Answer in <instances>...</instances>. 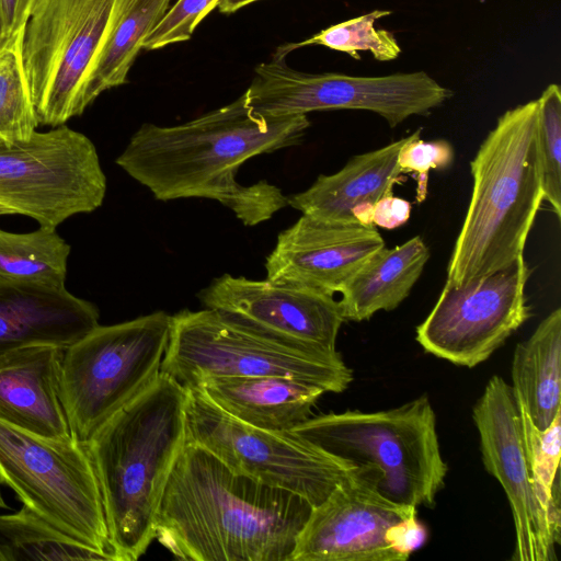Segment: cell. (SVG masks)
I'll return each instance as SVG.
<instances>
[{
  "mask_svg": "<svg viewBox=\"0 0 561 561\" xmlns=\"http://www.w3.org/2000/svg\"><path fill=\"white\" fill-rule=\"evenodd\" d=\"M309 127L307 115H257L242 94L180 125L142 124L116 164L156 199H214L245 226H255L288 206L287 196L264 180L239 183L240 167L255 156L300 145Z\"/></svg>",
  "mask_w": 561,
  "mask_h": 561,
  "instance_id": "obj_1",
  "label": "cell"
},
{
  "mask_svg": "<svg viewBox=\"0 0 561 561\" xmlns=\"http://www.w3.org/2000/svg\"><path fill=\"white\" fill-rule=\"evenodd\" d=\"M311 508L187 442L159 505L156 539L179 560L290 561Z\"/></svg>",
  "mask_w": 561,
  "mask_h": 561,
  "instance_id": "obj_2",
  "label": "cell"
},
{
  "mask_svg": "<svg viewBox=\"0 0 561 561\" xmlns=\"http://www.w3.org/2000/svg\"><path fill=\"white\" fill-rule=\"evenodd\" d=\"M186 389L164 373L84 443L116 561H136L156 539L159 505L187 443Z\"/></svg>",
  "mask_w": 561,
  "mask_h": 561,
  "instance_id": "obj_3",
  "label": "cell"
},
{
  "mask_svg": "<svg viewBox=\"0 0 561 561\" xmlns=\"http://www.w3.org/2000/svg\"><path fill=\"white\" fill-rule=\"evenodd\" d=\"M537 126V100L507 110L471 160L472 192L447 283L467 284L524 255L543 201Z\"/></svg>",
  "mask_w": 561,
  "mask_h": 561,
  "instance_id": "obj_4",
  "label": "cell"
},
{
  "mask_svg": "<svg viewBox=\"0 0 561 561\" xmlns=\"http://www.w3.org/2000/svg\"><path fill=\"white\" fill-rule=\"evenodd\" d=\"M290 432L334 457L369 469V481L392 502L432 506L444 486L448 467L426 396L385 411L348 410L308 417Z\"/></svg>",
  "mask_w": 561,
  "mask_h": 561,
  "instance_id": "obj_5",
  "label": "cell"
},
{
  "mask_svg": "<svg viewBox=\"0 0 561 561\" xmlns=\"http://www.w3.org/2000/svg\"><path fill=\"white\" fill-rule=\"evenodd\" d=\"M161 371L185 389L214 377L278 376L339 393L353 380L352 369L337 351L286 345L206 308L171 316Z\"/></svg>",
  "mask_w": 561,
  "mask_h": 561,
  "instance_id": "obj_6",
  "label": "cell"
},
{
  "mask_svg": "<svg viewBox=\"0 0 561 561\" xmlns=\"http://www.w3.org/2000/svg\"><path fill=\"white\" fill-rule=\"evenodd\" d=\"M171 314L98 325L64 350L60 399L71 436L87 443L161 373Z\"/></svg>",
  "mask_w": 561,
  "mask_h": 561,
  "instance_id": "obj_7",
  "label": "cell"
},
{
  "mask_svg": "<svg viewBox=\"0 0 561 561\" xmlns=\"http://www.w3.org/2000/svg\"><path fill=\"white\" fill-rule=\"evenodd\" d=\"M128 1H33L21 55L38 124L64 125L89 106L90 73Z\"/></svg>",
  "mask_w": 561,
  "mask_h": 561,
  "instance_id": "obj_8",
  "label": "cell"
},
{
  "mask_svg": "<svg viewBox=\"0 0 561 561\" xmlns=\"http://www.w3.org/2000/svg\"><path fill=\"white\" fill-rule=\"evenodd\" d=\"M0 483L50 525L116 561L83 443L41 436L0 420Z\"/></svg>",
  "mask_w": 561,
  "mask_h": 561,
  "instance_id": "obj_9",
  "label": "cell"
},
{
  "mask_svg": "<svg viewBox=\"0 0 561 561\" xmlns=\"http://www.w3.org/2000/svg\"><path fill=\"white\" fill-rule=\"evenodd\" d=\"M186 392L187 442L237 473L296 494L314 507L357 471L290 431H267L237 420L199 388Z\"/></svg>",
  "mask_w": 561,
  "mask_h": 561,
  "instance_id": "obj_10",
  "label": "cell"
},
{
  "mask_svg": "<svg viewBox=\"0 0 561 561\" xmlns=\"http://www.w3.org/2000/svg\"><path fill=\"white\" fill-rule=\"evenodd\" d=\"M283 55L260 64L247 91L248 107L264 117L316 111L362 110L397 127L411 116L428 115L453 96L424 70L364 77L307 73L290 68Z\"/></svg>",
  "mask_w": 561,
  "mask_h": 561,
  "instance_id": "obj_11",
  "label": "cell"
},
{
  "mask_svg": "<svg viewBox=\"0 0 561 561\" xmlns=\"http://www.w3.org/2000/svg\"><path fill=\"white\" fill-rule=\"evenodd\" d=\"M105 194L95 146L66 125L0 148V203L42 227L56 229L73 215L94 211Z\"/></svg>",
  "mask_w": 561,
  "mask_h": 561,
  "instance_id": "obj_12",
  "label": "cell"
},
{
  "mask_svg": "<svg viewBox=\"0 0 561 561\" xmlns=\"http://www.w3.org/2000/svg\"><path fill=\"white\" fill-rule=\"evenodd\" d=\"M424 538L416 507L381 495L358 467L311 508L290 561H404Z\"/></svg>",
  "mask_w": 561,
  "mask_h": 561,
  "instance_id": "obj_13",
  "label": "cell"
},
{
  "mask_svg": "<svg viewBox=\"0 0 561 561\" xmlns=\"http://www.w3.org/2000/svg\"><path fill=\"white\" fill-rule=\"evenodd\" d=\"M524 255L467 284L445 286L416 341L425 352L472 368L486 360L530 317Z\"/></svg>",
  "mask_w": 561,
  "mask_h": 561,
  "instance_id": "obj_14",
  "label": "cell"
},
{
  "mask_svg": "<svg viewBox=\"0 0 561 561\" xmlns=\"http://www.w3.org/2000/svg\"><path fill=\"white\" fill-rule=\"evenodd\" d=\"M204 308L270 340L294 347L336 351L345 321L329 293L268 278L222 274L198 291Z\"/></svg>",
  "mask_w": 561,
  "mask_h": 561,
  "instance_id": "obj_15",
  "label": "cell"
},
{
  "mask_svg": "<svg viewBox=\"0 0 561 561\" xmlns=\"http://www.w3.org/2000/svg\"><path fill=\"white\" fill-rule=\"evenodd\" d=\"M472 419L480 437L482 461L502 485L514 528L515 561H553L560 543L540 505L525 450L519 409L512 387L493 376L473 407Z\"/></svg>",
  "mask_w": 561,
  "mask_h": 561,
  "instance_id": "obj_16",
  "label": "cell"
},
{
  "mask_svg": "<svg viewBox=\"0 0 561 561\" xmlns=\"http://www.w3.org/2000/svg\"><path fill=\"white\" fill-rule=\"evenodd\" d=\"M385 247L374 226L301 215L278 233L265 261L266 278L334 295Z\"/></svg>",
  "mask_w": 561,
  "mask_h": 561,
  "instance_id": "obj_17",
  "label": "cell"
},
{
  "mask_svg": "<svg viewBox=\"0 0 561 561\" xmlns=\"http://www.w3.org/2000/svg\"><path fill=\"white\" fill-rule=\"evenodd\" d=\"M90 301L66 287L0 279V358L38 345L66 350L99 325Z\"/></svg>",
  "mask_w": 561,
  "mask_h": 561,
  "instance_id": "obj_18",
  "label": "cell"
},
{
  "mask_svg": "<svg viewBox=\"0 0 561 561\" xmlns=\"http://www.w3.org/2000/svg\"><path fill=\"white\" fill-rule=\"evenodd\" d=\"M407 140L354 156L337 172L321 174L307 190L288 195L287 205L323 220L373 226L375 204L402 182L398 153Z\"/></svg>",
  "mask_w": 561,
  "mask_h": 561,
  "instance_id": "obj_19",
  "label": "cell"
},
{
  "mask_svg": "<svg viewBox=\"0 0 561 561\" xmlns=\"http://www.w3.org/2000/svg\"><path fill=\"white\" fill-rule=\"evenodd\" d=\"M62 354L38 345L0 358V420L49 438L71 437L60 399Z\"/></svg>",
  "mask_w": 561,
  "mask_h": 561,
  "instance_id": "obj_20",
  "label": "cell"
},
{
  "mask_svg": "<svg viewBox=\"0 0 561 561\" xmlns=\"http://www.w3.org/2000/svg\"><path fill=\"white\" fill-rule=\"evenodd\" d=\"M195 387L237 420L273 432H288L306 421L324 393L312 385L278 376L214 377Z\"/></svg>",
  "mask_w": 561,
  "mask_h": 561,
  "instance_id": "obj_21",
  "label": "cell"
},
{
  "mask_svg": "<svg viewBox=\"0 0 561 561\" xmlns=\"http://www.w3.org/2000/svg\"><path fill=\"white\" fill-rule=\"evenodd\" d=\"M430 259L420 236L376 253L340 293L346 320H369L378 311L396 309L410 294Z\"/></svg>",
  "mask_w": 561,
  "mask_h": 561,
  "instance_id": "obj_22",
  "label": "cell"
},
{
  "mask_svg": "<svg viewBox=\"0 0 561 561\" xmlns=\"http://www.w3.org/2000/svg\"><path fill=\"white\" fill-rule=\"evenodd\" d=\"M512 390L534 425L545 431L561 411V309L550 312L516 345Z\"/></svg>",
  "mask_w": 561,
  "mask_h": 561,
  "instance_id": "obj_23",
  "label": "cell"
},
{
  "mask_svg": "<svg viewBox=\"0 0 561 561\" xmlns=\"http://www.w3.org/2000/svg\"><path fill=\"white\" fill-rule=\"evenodd\" d=\"M171 0H129L108 35L90 73L85 101L124 84L144 42L162 20Z\"/></svg>",
  "mask_w": 561,
  "mask_h": 561,
  "instance_id": "obj_24",
  "label": "cell"
},
{
  "mask_svg": "<svg viewBox=\"0 0 561 561\" xmlns=\"http://www.w3.org/2000/svg\"><path fill=\"white\" fill-rule=\"evenodd\" d=\"M0 553L3 561H112L110 556L69 537L25 506L0 515Z\"/></svg>",
  "mask_w": 561,
  "mask_h": 561,
  "instance_id": "obj_25",
  "label": "cell"
},
{
  "mask_svg": "<svg viewBox=\"0 0 561 561\" xmlns=\"http://www.w3.org/2000/svg\"><path fill=\"white\" fill-rule=\"evenodd\" d=\"M70 251L53 228L23 233L0 229V279L65 287Z\"/></svg>",
  "mask_w": 561,
  "mask_h": 561,
  "instance_id": "obj_26",
  "label": "cell"
},
{
  "mask_svg": "<svg viewBox=\"0 0 561 561\" xmlns=\"http://www.w3.org/2000/svg\"><path fill=\"white\" fill-rule=\"evenodd\" d=\"M23 30L0 47V148L28 140L38 121L22 61Z\"/></svg>",
  "mask_w": 561,
  "mask_h": 561,
  "instance_id": "obj_27",
  "label": "cell"
},
{
  "mask_svg": "<svg viewBox=\"0 0 561 561\" xmlns=\"http://www.w3.org/2000/svg\"><path fill=\"white\" fill-rule=\"evenodd\" d=\"M516 402L519 409L525 450L535 492L554 535L560 538V488L558 479L561 449V411L556 414L548 428L540 431L531 422L523 403L518 399H516Z\"/></svg>",
  "mask_w": 561,
  "mask_h": 561,
  "instance_id": "obj_28",
  "label": "cell"
},
{
  "mask_svg": "<svg viewBox=\"0 0 561 561\" xmlns=\"http://www.w3.org/2000/svg\"><path fill=\"white\" fill-rule=\"evenodd\" d=\"M392 14L391 10L375 9L365 14L330 25L312 37L289 45L288 49L279 50L285 56L295 48L318 45L347 54L355 60H360V51L369 53L377 61L396 60L402 49L391 31L378 28L376 22Z\"/></svg>",
  "mask_w": 561,
  "mask_h": 561,
  "instance_id": "obj_29",
  "label": "cell"
},
{
  "mask_svg": "<svg viewBox=\"0 0 561 561\" xmlns=\"http://www.w3.org/2000/svg\"><path fill=\"white\" fill-rule=\"evenodd\" d=\"M537 147L543 199L561 218V90L550 83L537 99Z\"/></svg>",
  "mask_w": 561,
  "mask_h": 561,
  "instance_id": "obj_30",
  "label": "cell"
},
{
  "mask_svg": "<svg viewBox=\"0 0 561 561\" xmlns=\"http://www.w3.org/2000/svg\"><path fill=\"white\" fill-rule=\"evenodd\" d=\"M421 131L419 128L409 135L398 153L401 174H411L415 179L417 203L424 202L427 196L430 171L445 170L455 159L450 142L444 139L425 141L421 139Z\"/></svg>",
  "mask_w": 561,
  "mask_h": 561,
  "instance_id": "obj_31",
  "label": "cell"
},
{
  "mask_svg": "<svg viewBox=\"0 0 561 561\" xmlns=\"http://www.w3.org/2000/svg\"><path fill=\"white\" fill-rule=\"evenodd\" d=\"M219 2L220 0H178L146 38L142 48L152 50L190 39L199 22Z\"/></svg>",
  "mask_w": 561,
  "mask_h": 561,
  "instance_id": "obj_32",
  "label": "cell"
},
{
  "mask_svg": "<svg viewBox=\"0 0 561 561\" xmlns=\"http://www.w3.org/2000/svg\"><path fill=\"white\" fill-rule=\"evenodd\" d=\"M412 205L409 201L391 194L375 204L371 224L389 230L396 229L409 220Z\"/></svg>",
  "mask_w": 561,
  "mask_h": 561,
  "instance_id": "obj_33",
  "label": "cell"
},
{
  "mask_svg": "<svg viewBox=\"0 0 561 561\" xmlns=\"http://www.w3.org/2000/svg\"><path fill=\"white\" fill-rule=\"evenodd\" d=\"M34 0H0V19L8 42L23 28Z\"/></svg>",
  "mask_w": 561,
  "mask_h": 561,
  "instance_id": "obj_34",
  "label": "cell"
},
{
  "mask_svg": "<svg viewBox=\"0 0 561 561\" xmlns=\"http://www.w3.org/2000/svg\"><path fill=\"white\" fill-rule=\"evenodd\" d=\"M259 0H220L218 9L222 13H232Z\"/></svg>",
  "mask_w": 561,
  "mask_h": 561,
  "instance_id": "obj_35",
  "label": "cell"
},
{
  "mask_svg": "<svg viewBox=\"0 0 561 561\" xmlns=\"http://www.w3.org/2000/svg\"><path fill=\"white\" fill-rule=\"evenodd\" d=\"M2 215H16L12 209L8 208L3 204L0 203V216Z\"/></svg>",
  "mask_w": 561,
  "mask_h": 561,
  "instance_id": "obj_36",
  "label": "cell"
},
{
  "mask_svg": "<svg viewBox=\"0 0 561 561\" xmlns=\"http://www.w3.org/2000/svg\"><path fill=\"white\" fill-rule=\"evenodd\" d=\"M5 43H7V41L4 39V36H3L2 23H1V19H0V47L3 46Z\"/></svg>",
  "mask_w": 561,
  "mask_h": 561,
  "instance_id": "obj_37",
  "label": "cell"
},
{
  "mask_svg": "<svg viewBox=\"0 0 561 561\" xmlns=\"http://www.w3.org/2000/svg\"><path fill=\"white\" fill-rule=\"evenodd\" d=\"M7 507H8V505L4 502V499H3L2 494H1V490H0V508H7Z\"/></svg>",
  "mask_w": 561,
  "mask_h": 561,
  "instance_id": "obj_38",
  "label": "cell"
},
{
  "mask_svg": "<svg viewBox=\"0 0 561 561\" xmlns=\"http://www.w3.org/2000/svg\"><path fill=\"white\" fill-rule=\"evenodd\" d=\"M0 561H3V558H2V556H1V553H0Z\"/></svg>",
  "mask_w": 561,
  "mask_h": 561,
  "instance_id": "obj_39",
  "label": "cell"
}]
</instances>
